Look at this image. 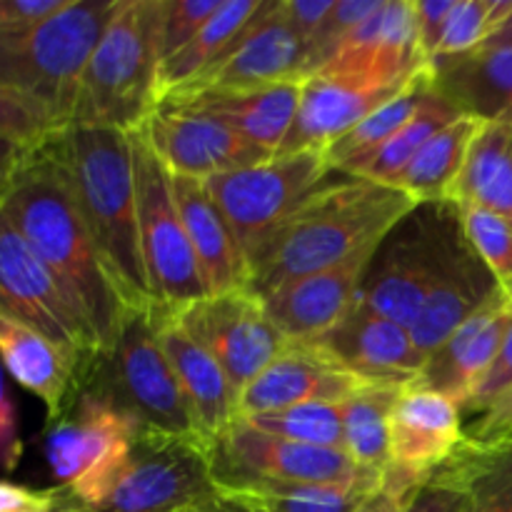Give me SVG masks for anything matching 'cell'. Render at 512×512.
<instances>
[{"label": "cell", "mask_w": 512, "mask_h": 512, "mask_svg": "<svg viewBox=\"0 0 512 512\" xmlns=\"http://www.w3.org/2000/svg\"><path fill=\"white\" fill-rule=\"evenodd\" d=\"M170 185L185 233L198 258L200 273L208 285V295L248 290V263L243 248L235 240L210 190L205 188V180L170 173Z\"/></svg>", "instance_id": "83f0119b"}, {"label": "cell", "mask_w": 512, "mask_h": 512, "mask_svg": "<svg viewBox=\"0 0 512 512\" xmlns=\"http://www.w3.org/2000/svg\"><path fill=\"white\" fill-rule=\"evenodd\" d=\"M365 380L335 363L320 345L290 343L238 395V418L280 413L308 403H343Z\"/></svg>", "instance_id": "d6986e66"}, {"label": "cell", "mask_w": 512, "mask_h": 512, "mask_svg": "<svg viewBox=\"0 0 512 512\" xmlns=\"http://www.w3.org/2000/svg\"><path fill=\"white\" fill-rule=\"evenodd\" d=\"M120 0H70L20 33H0V88L38 103L58 128L73 120L80 78Z\"/></svg>", "instance_id": "5b68a950"}, {"label": "cell", "mask_w": 512, "mask_h": 512, "mask_svg": "<svg viewBox=\"0 0 512 512\" xmlns=\"http://www.w3.org/2000/svg\"><path fill=\"white\" fill-rule=\"evenodd\" d=\"M380 483L358 480L345 485L313 483H258L240 490H228V498L238 500L253 512H353L360 500L373 493Z\"/></svg>", "instance_id": "e575fe53"}, {"label": "cell", "mask_w": 512, "mask_h": 512, "mask_svg": "<svg viewBox=\"0 0 512 512\" xmlns=\"http://www.w3.org/2000/svg\"><path fill=\"white\" fill-rule=\"evenodd\" d=\"M403 388L365 383L343 400L345 453L355 468L383 478L390 460V418Z\"/></svg>", "instance_id": "1f68e13d"}, {"label": "cell", "mask_w": 512, "mask_h": 512, "mask_svg": "<svg viewBox=\"0 0 512 512\" xmlns=\"http://www.w3.org/2000/svg\"><path fill=\"white\" fill-rule=\"evenodd\" d=\"M378 248V245H375ZM375 248L363 250L333 268L288 280L265 293V313L290 343H315L358 305L365 268Z\"/></svg>", "instance_id": "ac0fdd59"}, {"label": "cell", "mask_w": 512, "mask_h": 512, "mask_svg": "<svg viewBox=\"0 0 512 512\" xmlns=\"http://www.w3.org/2000/svg\"><path fill=\"white\" fill-rule=\"evenodd\" d=\"M33 150L35 145L0 135V203L8 198L10 188L15 185L20 170L25 168V163H28V158L33 155Z\"/></svg>", "instance_id": "816d5d0a"}, {"label": "cell", "mask_w": 512, "mask_h": 512, "mask_svg": "<svg viewBox=\"0 0 512 512\" xmlns=\"http://www.w3.org/2000/svg\"><path fill=\"white\" fill-rule=\"evenodd\" d=\"M512 328V300L498 290L493 300L465 320L438 350L428 355L415 383L448 395L465 408L493 368Z\"/></svg>", "instance_id": "7402d4cb"}, {"label": "cell", "mask_w": 512, "mask_h": 512, "mask_svg": "<svg viewBox=\"0 0 512 512\" xmlns=\"http://www.w3.org/2000/svg\"><path fill=\"white\" fill-rule=\"evenodd\" d=\"M163 0H120L80 78L70 125L138 130L158 108Z\"/></svg>", "instance_id": "277c9868"}, {"label": "cell", "mask_w": 512, "mask_h": 512, "mask_svg": "<svg viewBox=\"0 0 512 512\" xmlns=\"http://www.w3.org/2000/svg\"><path fill=\"white\" fill-rule=\"evenodd\" d=\"M335 0H280V13H283L285 23L300 35L303 43H308L328 13L333 10Z\"/></svg>", "instance_id": "681fc988"}, {"label": "cell", "mask_w": 512, "mask_h": 512, "mask_svg": "<svg viewBox=\"0 0 512 512\" xmlns=\"http://www.w3.org/2000/svg\"><path fill=\"white\" fill-rule=\"evenodd\" d=\"M415 205L393 185L335 173L248 260V290L263 298L288 280L375 248Z\"/></svg>", "instance_id": "6da1fadb"}, {"label": "cell", "mask_w": 512, "mask_h": 512, "mask_svg": "<svg viewBox=\"0 0 512 512\" xmlns=\"http://www.w3.org/2000/svg\"><path fill=\"white\" fill-rule=\"evenodd\" d=\"M303 55L305 43L285 23L280 13V0H263L253 23L240 33L228 53L215 60L203 75L173 90L168 98L208 93V90L258 88V85L280 83V80L303 78Z\"/></svg>", "instance_id": "2e32d148"}, {"label": "cell", "mask_w": 512, "mask_h": 512, "mask_svg": "<svg viewBox=\"0 0 512 512\" xmlns=\"http://www.w3.org/2000/svg\"><path fill=\"white\" fill-rule=\"evenodd\" d=\"M173 313L185 333L218 360L238 395L290 345L250 290L208 295Z\"/></svg>", "instance_id": "5bb4252c"}, {"label": "cell", "mask_w": 512, "mask_h": 512, "mask_svg": "<svg viewBox=\"0 0 512 512\" xmlns=\"http://www.w3.org/2000/svg\"><path fill=\"white\" fill-rule=\"evenodd\" d=\"M498 290L500 285L495 275L475 253L468 235L460 228L443 273L435 280L418 320L410 328L413 343L418 345L420 353L428 358L433 350H438L465 320L485 308L498 295Z\"/></svg>", "instance_id": "cb8c5ba5"}, {"label": "cell", "mask_w": 512, "mask_h": 512, "mask_svg": "<svg viewBox=\"0 0 512 512\" xmlns=\"http://www.w3.org/2000/svg\"><path fill=\"white\" fill-rule=\"evenodd\" d=\"M458 210L470 245L512 300V223L478 205H458Z\"/></svg>", "instance_id": "74e56055"}, {"label": "cell", "mask_w": 512, "mask_h": 512, "mask_svg": "<svg viewBox=\"0 0 512 512\" xmlns=\"http://www.w3.org/2000/svg\"><path fill=\"white\" fill-rule=\"evenodd\" d=\"M58 488L35 490L0 480V512H53Z\"/></svg>", "instance_id": "f907efd6"}, {"label": "cell", "mask_w": 512, "mask_h": 512, "mask_svg": "<svg viewBox=\"0 0 512 512\" xmlns=\"http://www.w3.org/2000/svg\"><path fill=\"white\" fill-rule=\"evenodd\" d=\"M223 0H163L160 15V60L178 53L213 18Z\"/></svg>", "instance_id": "60d3db41"}, {"label": "cell", "mask_w": 512, "mask_h": 512, "mask_svg": "<svg viewBox=\"0 0 512 512\" xmlns=\"http://www.w3.org/2000/svg\"><path fill=\"white\" fill-rule=\"evenodd\" d=\"M53 512H93V510H90L88 505L80 503L73 493H68V490L58 485V500H55Z\"/></svg>", "instance_id": "11a10c76"}, {"label": "cell", "mask_w": 512, "mask_h": 512, "mask_svg": "<svg viewBox=\"0 0 512 512\" xmlns=\"http://www.w3.org/2000/svg\"><path fill=\"white\" fill-rule=\"evenodd\" d=\"M508 388H512V328H510L508 338H505L503 348H500L498 358H495L493 368H490V373L485 375L483 383L478 385V390L473 393V398L465 403L463 418L465 420L473 418V415L480 413V410H483L490 400L498 398V395L505 393Z\"/></svg>", "instance_id": "7dc6e473"}, {"label": "cell", "mask_w": 512, "mask_h": 512, "mask_svg": "<svg viewBox=\"0 0 512 512\" xmlns=\"http://www.w3.org/2000/svg\"><path fill=\"white\" fill-rule=\"evenodd\" d=\"M20 458H23V440H20L18 410L0 368V470L13 473L20 465Z\"/></svg>", "instance_id": "c3c4849f"}, {"label": "cell", "mask_w": 512, "mask_h": 512, "mask_svg": "<svg viewBox=\"0 0 512 512\" xmlns=\"http://www.w3.org/2000/svg\"><path fill=\"white\" fill-rule=\"evenodd\" d=\"M405 83H373V80L310 75L303 80L293 128L275 155H293L303 153V150L325 153L335 140L343 138L375 108L398 95Z\"/></svg>", "instance_id": "44dd1931"}, {"label": "cell", "mask_w": 512, "mask_h": 512, "mask_svg": "<svg viewBox=\"0 0 512 512\" xmlns=\"http://www.w3.org/2000/svg\"><path fill=\"white\" fill-rule=\"evenodd\" d=\"M213 440L138 425L93 512H185L218 498Z\"/></svg>", "instance_id": "ba28073f"}, {"label": "cell", "mask_w": 512, "mask_h": 512, "mask_svg": "<svg viewBox=\"0 0 512 512\" xmlns=\"http://www.w3.org/2000/svg\"><path fill=\"white\" fill-rule=\"evenodd\" d=\"M128 135L138 195L140 250L153 303L175 310L208 298V285L175 205L168 168L150 148L143 130H130Z\"/></svg>", "instance_id": "9c48e42d"}, {"label": "cell", "mask_w": 512, "mask_h": 512, "mask_svg": "<svg viewBox=\"0 0 512 512\" xmlns=\"http://www.w3.org/2000/svg\"><path fill=\"white\" fill-rule=\"evenodd\" d=\"M460 228L458 205H415L385 233L368 260L358 303L403 328H413Z\"/></svg>", "instance_id": "8992f818"}, {"label": "cell", "mask_w": 512, "mask_h": 512, "mask_svg": "<svg viewBox=\"0 0 512 512\" xmlns=\"http://www.w3.org/2000/svg\"><path fill=\"white\" fill-rule=\"evenodd\" d=\"M138 425L108 398L80 388L70 408L50 423L45 438V458L60 488L93 508L128 453Z\"/></svg>", "instance_id": "7c38bea8"}, {"label": "cell", "mask_w": 512, "mask_h": 512, "mask_svg": "<svg viewBox=\"0 0 512 512\" xmlns=\"http://www.w3.org/2000/svg\"><path fill=\"white\" fill-rule=\"evenodd\" d=\"M3 210L63 285L78 313L93 328L100 353H105L118 335L128 308L105 270L63 168L45 140L35 145L3 200Z\"/></svg>", "instance_id": "7a4b0ae2"}, {"label": "cell", "mask_w": 512, "mask_h": 512, "mask_svg": "<svg viewBox=\"0 0 512 512\" xmlns=\"http://www.w3.org/2000/svg\"><path fill=\"white\" fill-rule=\"evenodd\" d=\"M210 450H213V478L220 493L258 483L345 485L358 480L380 483V478L360 473L345 450L290 443L278 435L253 428L243 418L213 438Z\"/></svg>", "instance_id": "4fadbf2b"}, {"label": "cell", "mask_w": 512, "mask_h": 512, "mask_svg": "<svg viewBox=\"0 0 512 512\" xmlns=\"http://www.w3.org/2000/svg\"><path fill=\"white\" fill-rule=\"evenodd\" d=\"M458 115V110L450 108L440 95H435L433 85H430V93L425 95L423 105H420L418 113L413 115V120H410L403 130H398L388 143H383L378 150L365 155V158L350 163L348 168L340 170V173L355 175V178L370 180V183L393 185L395 188L398 178L405 173V168L413 163L418 150L428 143L430 135L438 133L443 125H448L450 120H455Z\"/></svg>", "instance_id": "836d02e7"}, {"label": "cell", "mask_w": 512, "mask_h": 512, "mask_svg": "<svg viewBox=\"0 0 512 512\" xmlns=\"http://www.w3.org/2000/svg\"><path fill=\"white\" fill-rule=\"evenodd\" d=\"M500 30H508V33H512V15L508 18V23H505L503 28H500ZM500 30H498V33H500Z\"/></svg>", "instance_id": "9f6ffc18"}, {"label": "cell", "mask_w": 512, "mask_h": 512, "mask_svg": "<svg viewBox=\"0 0 512 512\" xmlns=\"http://www.w3.org/2000/svg\"><path fill=\"white\" fill-rule=\"evenodd\" d=\"M383 3L385 0H335L333 10L323 20L318 33L305 43L303 78H310L318 70H323L335 55V50L340 48V43Z\"/></svg>", "instance_id": "f35d334b"}, {"label": "cell", "mask_w": 512, "mask_h": 512, "mask_svg": "<svg viewBox=\"0 0 512 512\" xmlns=\"http://www.w3.org/2000/svg\"><path fill=\"white\" fill-rule=\"evenodd\" d=\"M453 205H478L512 223V113L483 125L455 185Z\"/></svg>", "instance_id": "f546056e"}, {"label": "cell", "mask_w": 512, "mask_h": 512, "mask_svg": "<svg viewBox=\"0 0 512 512\" xmlns=\"http://www.w3.org/2000/svg\"><path fill=\"white\" fill-rule=\"evenodd\" d=\"M430 83L460 115L488 123L512 113V33L500 30L470 53L433 63Z\"/></svg>", "instance_id": "484cf974"}, {"label": "cell", "mask_w": 512, "mask_h": 512, "mask_svg": "<svg viewBox=\"0 0 512 512\" xmlns=\"http://www.w3.org/2000/svg\"><path fill=\"white\" fill-rule=\"evenodd\" d=\"M495 0H458L445 25L433 63L475 50L493 35ZM430 63V65H433Z\"/></svg>", "instance_id": "ab89813d"}, {"label": "cell", "mask_w": 512, "mask_h": 512, "mask_svg": "<svg viewBox=\"0 0 512 512\" xmlns=\"http://www.w3.org/2000/svg\"><path fill=\"white\" fill-rule=\"evenodd\" d=\"M485 120L458 115L433 133L405 168L395 188L403 190L415 203H453L455 185L468 163L470 148L483 130Z\"/></svg>", "instance_id": "f1b7e54d"}, {"label": "cell", "mask_w": 512, "mask_h": 512, "mask_svg": "<svg viewBox=\"0 0 512 512\" xmlns=\"http://www.w3.org/2000/svg\"><path fill=\"white\" fill-rule=\"evenodd\" d=\"M430 85H433L430 83V65H425L405 83V88L398 95L375 108L368 118L360 120L353 130H348L343 138H338L325 150L330 168L340 173L350 163L365 158L383 143H388L398 130H403L413 120V115L423 105L425 95L430 93Z\"/></svg>", "instance_id": "d6a6232c"}, {"label": "cell", "mask_w": 512, "mask_h": 512, "mask_svg": "<svg viewBox=\"0 0 512 512\" xmlns=\"http://www.w3.org/2000/svg\"><path fill=\"white\" fill-rule=\"evenodd\" d=\"M153 318L160 345L173 365L200 433L210 440L218 438L238 420V390L233 388L218 360L185 333L173 310L153 305Z\"/></svg>", "instance_id": "d4e9b609"}, {"label": "cell", "mask_w": 512, "mask_h": 512, "mask_svg": "<svg viewBox=\"0 0 512 512\" xmlns=\"http://www.w3.org/2000/svg\"><path fill=\"white\" fill-rule=\"evenodd\" d=\"M405 512H470V490L450 468H440L413 495Z\"/></svg>", "instance_id": "7bdbcfd3"}, {"label": "cell", "mask_w": 512, "mask_h": 512, "mask_svg": "<svg viewBox=\"0 0 512 512\" xmlns=\"http://www.w3.org/2000/svg\"><path fill=\"white\" fill-rule=\"evenodd\" d=\"M0 315L18 320L60 345L83 365L88 378L100 355L98 338L58 278L35 255L20 230L10 223L3 203H0Z\"/></svg>", "instance_id": "8fae6325"}, {"label": "cell", "mask_w": 512, "mask_h": 512, "mask_svg": "<svg viewBox=\"0 0 512 512\" xmlns=\"http://www.w3.org/2000/svg\"><path fill=\"white\" fill-rule=\"evenodd\" d=\"M0 365L45 405L50 423L70 408L85 380L83 365L73 355L5 315H0Z\"/></svg>", "instance_id": "4316f807"}, {"label": "cell", "mask_w": 512, "mask_h": 512, "mask_svg": "<svg viewBox=\"0 0 512 512\" xmlns=\"http://www.w3.org/2000/svg\"><path fill=\"white\" fill-rule=\"evenodd\" d=\"M333 175L325 153L303 150L215 175L205 180V188L228 220L248 263L265 240Z\"/></svg>", "instance_id": "30bf717a"}, {"label": "cell", "mask_w": 512, "mask_h": 512, "mask_svg": "<svg viewBox=\"0 0 512 512\" xmlns=\"http://www.w3.org/2000/svg\"><path fill=\"white\" fill-rule=\"evenodd\" d=\"M140 130L165 168L185 178L210 180L275 158L220 120L190 110L155 108Z\"/></svg>", "instance_id": "e0dca14e"}, {"label": "cell", "mask_w": 512, "mask_h": 512, "mask_svg": "<svg viewBox=\"0 0 512 512\" xmlns=\"http://www.w3.org/2000/svg\"><path fill=\"white\" fill-rule=\"evenodd\" d=\"M465 438L478 445H500L512 440V388L490 400L480 413L465 420Z\"/></svg>", "instance_id": "ee69618b"}, {"label": "cell", "mask_w": 512, "mask_h": 512, "mask_svg": "<svg viewBox=\"0 0 512 512\" xmlns=\"http://www.w3.org/2000/svg\"><path fill=\"white\" fill-rule=\"evenodd\" d=\"M263 433L278 435L290 443L310 448L345 450V413L343 403H308L280 413L243 418Z\"/></svg>", "instance_id": "8d00e7d4"}, {"label": "cell", "mask_w": 512, "mask_h": 512, "mask_svg": "<svg viewBox=\"0 0 512 512\" xmlns=\"http://www.w3.org/2000/svg\"><path fill=\"white\" fill-rule=\"evenodd\" d=\"M470 490V512H512V440L500 445H460L445 463Z\"/></svg>", "instance_id": "d590c367"}, {"label": "cell", "mask_w": 512, "mask_h": 512, "mask_svg": "<svg viewBox=\"0 0 512 512\" xmlns=\"http://www.w3.org/2000/svg\"><path fill=\"white\" fill-rule=\"evenodd\" d=\"M70 0H0V33H20L58 15Z\"/></svg>", "instance_id": "bcb514c9"}, {"label": "cell", "mask_w": 512, "mask_h": 512, "mask_svg": "<svg viewBox=\"0 0 512 512\" xmlns=\"http://www.w3.org/2000/svg\"><path fill=\"white\" fill-rule=\"evenodd\" d=\"M465 443L460 405L438 390L410 383L390 418V460L380 483L415 495Z\"/></svg>", "instance_id": "9a60e30c"}, {"label": "cell", "mask_w": 512, "mask_h": 512, "mask_svg": "<svg viewBox=\"0 0 512 512\" xmlns=\"http://www.w3.org/2000/svg\"><path fill=\"white\" fill-rule=\"evenodd\" d=\"M338 365L365 383L405 385L415 383L425 365V355L413 343L408 328L355 305L343 323L315 340Z\"/></svg>", "instance_id": "ffe728a7"}, {"label": "cell", "mask_w": 512, "mask_h": 512, "mask_svg": "<svg viewBox=\"0 0 512 512\" xmlns=\"http://www.w3.org/2000/svg\"><path fill=\"white\" fill-rule=\"evenodd\" d=\"M60 130L48 113L25 95L0 88V135L38 145Z\"/></svg>", "instance_id": "b9f144b4"}, {"label": "cell", "mask_w": 512, "mask_h": 512, "mask_svg": "<svg viewBox=\"0 0 512 512\" xmlns=\"http://www.w3.org/2000/svg\"><path fill=\"white\" fill-rule=\"evenodd\" d=\"M185 512H253V510L245 508V505L238 503V500H233V498H228V495L220 493L218 498L208 500V503H203V505H195V508H190Z\"/></svg>", "instance_id": "db71d44e"}, {"label": "cell", "mask_w": 512, "mask_h": 512, "mask_svg": "<svg viewBox=\"0 0 512 512\" xmlns=\"http://www.w3.org/2000/svg\"><path fill=\"white\" fill-rule=\"evenodd\" d=\"M63 168L80 215L125 308L153 303L138 228L130 135L115 128L65 125L45 138Z\"/></svg>", "instance_id": "3957f363"}, {"label": "cell", "mask_w": 512, "mask_h": 512, "mask_svg": "<svg viewBox=\"0 0 512 512\" xmlns=\"http://www.w3.org/2000/svg\"><path fill=\"white\" fill-rule=\"evenodd\" d=\"M83 388L108 398L140 425L175 435H203L158 340L153 305L123 315L118 335L98 355Z\"/></svg>", "instance_id": "52a82bcc"}, {"label": "cell", "mask_w": 512, "mask_h": 512, "mask_svg": "<svg viewBox=\"0 0 512 512\" xmlns=\"http://www.w3.org/2000/svg\"><path fill=\"white\" fill-rule=\"evenodd\" d=\"M305 78L280 80L243 90H208V93L168 98L158 108H178L220 120L258 148L275 155L293 128L300 90Z\"/></svg>", "instance_id": "603a6c76"}, {"label": "cell", "mask_w": 512, "mask_h": 512, "mask_svg": "<svg viewBox=\"0 0 512 512\" xmlns=\"http://www.w3.org/2000/svg\"><path fill=\"white\" fill-rule=\"evenodd\" d=\"M260 5L263 0H223L213 18L200 28V33L190 43H185L178 53L160 63L158 105L173 90L183 88L185 83L203 75L215 60L223 58L230 45L240 38V33L253 23Z\"/></svg>", "instance_id": "4dcf8cb0"}, {"label": "cell", "mask_w": 512, "mask_h": 512, "mask_svg": "<svg viewBox=\"0 0 512 512\" xmlns=\"http://www.w3.org/2000/svg\"><path fill=\"white\" fill-rule=\"evenodd\" d=\"M410 500H413V495L398 493V490L380 483L373 493L360 500V505L353 512H405Z\"/></svg>", "instance_id": "f5cc1de1"}, {"label": "cell", "mask_w": 512, "mask_h": 512, "mask_svg": "<svg viewBox=\"0 0 512 512\" xmlns=\"http://www.w3.org/2000/svg\"><path fill=\"white\" fill-rule=\"evenodd\" d=\"M455 8V0H420L415 3L418 10V53L425 65H430L438 55L440 40H443L445 25Z\"/></svg>", "instance_id": "f6af8a7d"}]
</instances>
